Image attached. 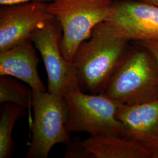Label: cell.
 <instances>
[{"label":"cell","instance_id":"1","mask_svg":"<svg viewBox=\"0 0 158 158\" xmlns=\"http://www.w3.org/2000/svg\"><path fill=\"white\" fill-rule=\"evenodd\" d=\"M130 42L108 21L96 25L72 60L80 89L86 93L103 94L128 51Z\"/></svg>","mask_w":158,"mask_h":158},{"label":"cell","instance_id":"2","mask_svg":"<svg viewBox=\"0 0 158 158\" xmlns=\"http://www.w3.org/2000/svg\"><path fill=\"white\" fill-rule=\"evenodd\" d=\"M139 46L127 52L103 93L115 102L135 106L158 98V62Z\"/></svg>","mask_w":158,"mask_h":158},{"label":"cell","instance_id":"3","mask_svg":"<svg viewBox=\"0 0 158 158\" xmlns=\"http://www.w3.org/2000/svg\"><path fill=\"white\" fill-rule=\"evenodd\" d=\"M112 0H51L47 10L62 29L61 51L71 62L79 45L89 38L98 24L110 17Z\"/></svg>","mask_w":158,"mask_h":158},{"label":"cell","instance_id":"4","mask_svg":"<svg viewBox=\"0 0 158 158\" xmlns=\"http://www.w3.org/2000/svg\"><path fill=\"white\" fill-rule=\"evenodd\" d=\"M63 96L68 104L66 129L69 134L85 132L90 136H124V127L117 117L120 103L103 94H87L79 89L67 90Z\"/></svg>","mask_w":158,"mask_h":158},{"label":"cell","instance_id":"5","mask_svg":"<svg viewBox=\"0 0 158 158\" xmlns=\"http://www.w3.org/2000/svg\"><path fill=\"white\" fill-rule=\"evenodd\" d=\"M32 91L34 121L31 126V142L25 158H47L55 145H67L71 140L66 129L68 104L62 94Z\"/></svg>","mask_w":158,"mask_h":158},{"label":"cell","instance_id":"6","mask_svg":"<svg viewBox=\"0 0 158 158\" xmlns=\"http://www.w3.org/2000/svg\"><path fill=\"white\" fill-rule=\"evenodd\" d=\"M62 27L53 17L35 29L31 40L40 52L48 79V91L62 94L71 89H79L71 62L63 56L61 51Z\"/></svg>","mask_w":158,"mask_h":158},{"label":"cell","instance_id":"7","mask_svg":"<svg viewBox=\"0 0 158 158\" xmlns=\"http://www.w3.org/2000/svg\"><path fill=\"white\" fill-rule=\"evenodd\" d=\"M48 2L33 1L0 8V52L31 38L34 30L53 16L47 10Z\"/></svg>","mask_w":158,"mask_h":158},{"label":"cell","instance_id":"8","mask_svg":"<svg viewBox=\"0 0 158 158\" xmlns=\"http://www.w3.org/2000/svg\"><path fill=\"white\" fill-rule=\"evenodd\" d=\"M108 22L137 42L158 40V6L137 0L113 1Z\"/></svg>","mask_w":158,"mask_h":158},{"label":"cell","instance_id":"9","mask_svg":"<svg viewBox=\"0 0 158 158\" xmlns=\"http://www.w3.org/2000/svg\"><path fill=\"white\" fill-rule=\"evenodd\" d=\"M117 117L123 124L125 136L150 149L153 158L158 155V98L144 104H119Z\"/></svg>","mask_w":158,"mask_h":158},{"label":"cell","instance_id":"10","mask_svg":"<svg viewBox=\"0 0 158 158\" xmlns=\"http://www.w3.org/2000/svg\"><path fill=\"white\" fill-rule=\"evenodd\" d=\"M31 38L0 52V75L11 76L27 83L32 90L46 91L38 72L39 59Z\"/></svg>","mask_w":158,"mask_h":158},{"label":"cell","instance_id":"11","mask_svg":"<svg viewBox=\"0 0 158 158\" xmlns=\"http://www.w3.org/2000/svg\"><path fill=\"white\" fill-rule=\"evenodd\" d=\"M83 143L94 158H153L152 151L121 135L90 136Z\"/></svg>","mask_w":158,"mask_h":158},{"label":"cell","instance_id":"12","mask_svg":"<svg viewBox=\"0 0 158 158\" xmlns=\"http://www.w3.org/2000/svg\"><path fill=\"white\" fill-rule=\"evenodd\" d=\"M25 110L26 108L15 104H2L0 116V158L11 156L14 148L12 131Z\"/></svg>","mask_w":158,"mask_h":158},{"label":"cell","instance_id":"13","mask_svg":"<svg viewBox=\"0 0 158 158\" xmlns=\"http://www.w3.org/2000/svg\"><path fill=\"white\" fill-rule=\"evenodd\" d=\"M13 77L0 75V103H12L30 108L32 107V89Z\"/></svg>","mask_w":158,"mask_h":158},{"label":"cell","instance_id":"14","mask_svg":"<svg viewBox=\"0 0 158 158\" xmlns=\"http://www.w3.org/2000/svg\"><path fill=\"white\" fill-rule=\"evenodd\" d=\"M64 158H94L84 147L83 141L78 137L74 138L67 144Z\"/></svg>","mask_w":158,"mask_h":158},{"label":"cell","instance_id":"15","mask_svg":"<svg viewBox=\"0 0 158 158\" xmlns=\"http://www.w3.org/2000/svg\"><path fill=\"white\" fill-rule=\"evenodd\" d=\"M138 44L149 51L158 62V40L144 41Z\"/></svg>","mask_w":158,"mask_h":158},{"label":"cell","instance_id":"16","mask_svg":"<svg viewBox=\"0 0 158 158\" xmlns=\"http://www.w3.org/2000/svg\"><path fill=\"white\" fill-rule=\"evenodd\" d=\"M33 1H51V0H0L1 6H8V5H13L16 4H20L27 2Z\"/></svg>","mask_w":158,"mask_h":158},{"label":"cell","instance_id":"17","mask_svg":"<svg viewBox=\"0 0 158 158\" xmlns=\"http://www.w3.org/2000/svg\"><path fill=\"white\" fill-rule=\"evenodd\" d=\"M137 1H141L143 2H149V3L152 4L153 5H155L158 6V0H137Z\"/></svg>","mask_w":158,"mask_h":158},{"label":"cell","instance_id":"18","mask_svg":"<svg viewBox=\"0 0 158 158\" xmlns=\"http://www.w3.org/2000/svg\"><path fill=\"white\" fill-rule=\"evenodd\" d=\"M156 158H158V155L156 156Z\"/></svg>","mask_w":158,"mask_h":158}]
</instances>
